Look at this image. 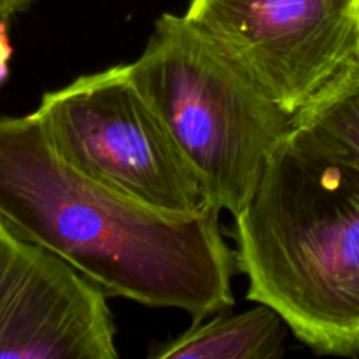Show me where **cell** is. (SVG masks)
<instances>
[{"mask_svg":"<svg viewBox=\"0 0 359 359\" xmlns=\"http://www.w3.org/2000/svg\"><path fill=\"white\" fill-rule=\"evenodd\" d=\"M286 330L283 316L265 304L237 316H221L200 323L168 342L160 344L149 356L156 359H272L283 356Z\"/></svg>","mask_w":359,"mask_h":359,"instance_id":"obj_7","label":"cell"},{"mask_svg":"<svg viewBox=\"0 0 359 359\" xmlns=\"http://www.w3.org/2000/svg\"><path fill=\"white\" fill-rule=\"evenodd\" d=\"M6 21L7 20L0 18V84L9 76V60L13 56V46H11L9 35H7Z\"/></svg>","mask_w":359,"mask_h":359,"instance_id":"obj_9","label":"cell"},{"mask_svg":"<svg viewBox=\"0 0 359 359\" xmlns=\"http://www.w3.org/2000/svg\"><path fill=\"white\" fill-rule=\"evenodd\" d=\"M294 126L337 160L359 170V63L325 102L294 119Z\"/></svg>","mask_w":359,"mask_h":359,"instance_id":"obj_8","label":"cell"},{"mask_svg":"<svg viewBox=\"0 0 359 359\" xmlns=\"http://www.w3.org/2000/svg\"><path fill=\"white\" fill-rule=\"evenodd\" d=\"M184 16L293 121L359 63V0H191Z\"/></svg>","mask_w":359,"mask_h":359,"instance_id":"obj_5","label":"cell"},{"mask_svg":"<svg viewBox=\"0 0 359 359\" xmlns=\"http://www.w3.org/2000/svg\"><path fill=\"white\" fill-rule=\"evenodd\" d=\"M128 65L214 205L235 216L293 118L184 14H161Z\"/></svg>","mask_w":359,"mask_h":359,"instance_id":"obj_3","label":"cell"},{"mask_svg":"<svg viewBox=\"0 0 359 359\" xmlns=\"http://www.w3.org/2000/svg\"><path fill=\"white\" fill-rule=\"evenodd\" d=\"M248 298L319 354H359V170L293 126L235 214Z\"/></svg>","mask_w":359,"mask_h":359,"instance_id":"obj_2","label":"cell"},{"mask_svg":"<svg viewBox=\"0 0 359 359\" xmlns=\"http://www.w3.org/2000/svg\"><path fill=\"white\" fill-rule=\"evenodd\" d=\"M34 2L35 0H0V18L2 20H9L14 14L28 9Z\"/></svg>","mask_w":359,"mask_h":359,"instance_id":"obj_10","label":"cell"},{"mask_svg":"<svg viewBox=\"0 0 359 359\" xmlns=\"http://www.w3.org/2000/svg\"><path fill=\"white\" fill-rule=\"evenodd\" d=\"M35 114L74 168L114 191L172 216L217 209L128 63L48 91Z\"/></svg>","mask_w":359,"mask_h":359,"instance_id":"obj_4","label":"cell"},{"mask_svg":"<svg viewBox=\"0 0 359 359\" xmlns=\"http://www.w3.org/2000/svg\"><path fill=\"white\" fill-rule=\"evenodd\" d=\"M107 294L0 217V358L116 359Z\"/></svg>","mask_w":359,"mask_h":359,"instance_id":"obj_6","label":"cell"},{"mask_svg":"<svg viewBox=\"0 0 359 359\" xmlns=\"http://www.w3.org/2000/svg\"><path fill=\"white\" fill-rule=\"evenodd\" d=\"M219 212L151 209L74 168L35 112L0 118V217L107 297L179 309L196 321L230 309L238 263Z\"/></svg>","mask_w":359,"mask_h":359,"instance_id":"obj_1","label":"cell"}]
</instances>
